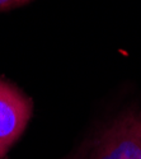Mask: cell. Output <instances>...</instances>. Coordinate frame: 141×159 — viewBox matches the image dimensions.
<instances>
[{"mask_svg": "<svg viewBox=\"0 0 141 159\" xmlns=\"http://www.w3.org/2000/svg\"><path fill=\"white\" fill-rule=\"evenodd\" d=\"M69 159H141V110L118 115Z\"/></svg>", "mask_w": 141, "mask_h": 159, "instance_id": "1", "label": "cell"}, {"mask_svg": "<svg viewBox=\"0 0 141 159\" xmlns=\"http://www.w3.org/2000/svg\"><path fill=\"white\" fill-rule=\"evenodd\" d=\"M32 112V99L14 84L0 78V159L22 136Z\"/></svg>", "mask_w": 141, "mask_h": 159, "instance_id": "2", "label": "cell"}, {"mask_svg": "<svg viewBox=\"0 0 141 159\" xmlns=\"http://www.w3.org/2000/svg\"><path fill=\"white\" fill-rule=\"evenodd\" d=\"M31 2H33V0H0V11L15 9L22 5L28 4Z\"/></svg>", "mask_w": 141, "mask_h": 159, "instance_id": "3", "label": "cell"}]
</instances>
